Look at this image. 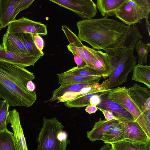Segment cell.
Here are the masks:
<instances>
[{"label":"cell","instance_id":"1","mask_svg":"<svg viewBox=\"0 0 150 150\" xmlns=\"http://www.w3.org/2000/svg\"><path fill=\"white\" fill-rule=\"evenodd\" d=\"M76 25L81 41L88 43L94 50L104 51L121 46L129 27L106 17L79 21Z\"/></svg>","mask_w":150,"mask_h":150},{"label":"cell","instance_id":"2","mask_svg":"<svg viewBox=\"0 0 150 150\" xmlns=\"http://www.w3.org/2000/svg\"><path fill=\"white\" fill-rule=\"evenodd\" d=\"M35 78L25 68L0 61V98L9 107H30L37 99L36 92L28 91L26 85Z\"/></svg>","mask_w":150,"mask_h":150},{"label":"cell","instance_id":"3","mask_svg":"<svg viewBox=\"0 0 150 150\" xmlns=\"http://www.w3.org/2000/svg\"><path fill=\"white\" fill-rule=\"evenodd\" d=\"M134 48L121 46L105 51L108 56L110 66L108 89L127 81L129 74L136 65L137 57L133 54Z\"/></svg>","mask_w":150,"mask_h":150},{"label":"cell","instance_id":"4","mask_svg":"<svg viewBox=\"0 0 150 150\" xmlns=\"http://www.w3.org/2000/svg\"><path fill=\"white\" fill-rule=\"evenodd\" d=\"M42 127L37 138V150H66L70 143L64 126L56 117H44Z\"/></svg>","mask_w":150,"mask_h":150},{"label":"cell","instance_id":"5","mask_svg":"<svg viewBox=\"0 0 150 150\" xmlns=\"http://www.w3.org/2000/svg\"><path fill=\"white\" fill-rule=\"evenodd\" d=\"M62 29L69 43L67 46L68 50L80 57L88 66L96 70L102 62L108 59L106 53L83 45L78 37L67 26L63 25Z\"/></svg>","mask_w":150,"mask_h":150},{"label":"cell","instance_id":"6","mask_svg":"<svg viewBox=\"0 0 150 150\" xmlns=\"http://www.w3.org/2000/svg\"><path fill=\"white\" fill-rule=\"evenodd\" d=\"M107 96L108 98L118 103L127 111L150 138V121L130 96L127 88L125 86L113 88Z\"/></svg>","mask_w":150,"mask_h":150},{"label":"cell","instance_id":"7","mask_svg":"<svg viewBox=\"0 0 150 150\" xmlns=\"http://www.w3.org/2000/svg\"><path fill=\"white\" fill-rule=\"evenodd\" d=\"M150 12V0H126L116 13L115 17L129 26L142 23L148 19Z\"/></svg>","mask_w":150,"mask_h":150},{"label":"cell","instance_id":"8","mask_svg":"<svg viewBox=\"0 0 150 150\" xmlns=\"http://www.w3.org/2000/svg\"><path fill=\"white\" fill-rule=\"evenodd\" d=\"M63 8L76 13L82 19H89L97 13L96 4L92 0H50Z\"/></svg>","mask_w":150,"mask_h":150},{"label":"cell","instance_id":"9","mask_svg":"<svg viewBox=\"0 0 150 150\" xmlns=\"http://www.w3.org/2000/svg\"><path fill=\"white\" fill-rule=\"evenodd\" d=\"M6 31L15 34L25 33L38 34L40 36H44L47 33L45 25L24 17L11 22L8 26Z\"/></svg>","mask_w":150,"mask_h":150},{"label":"cell","instance_id":"10","mask_svg":"<svg viewBox=\"0 0 150 150\" xmlns=\"http://www.w3.org/2000/svg\"><path fill=\"white\" fill-rule=\"evenodd\" d=\"M128 94L150 121V91L148 88L135 83L128 88Z\"/></svg>","mask_w":150,"mask_h":150},{"label":"cell","instance_id":"11","mask_svg":"<svg viewBox=\"0 0 150 150\" xmlns=\"http://www.w3.org/2000/svg\"><path fill=\"white\" fill-rule=\"evenodd\" d=\"M107 94L100 96L101 100L96 107L102 109L112 112L117 119L120 122L135 121L131 114L120 105L108 98Z\"/></svg>","mask_w":150,"mask_h":150},{"label":"cell","instance_id":"12","mask_svg":"<svg viewBox=\"0 0 150 150\" xmlns=\"http://www.w3.org/2000/svg\"><path fill=\"white\" fill-rule=\"evenodd\" d=\"M7 122L11 124L18 150H28L19 113L15 109L9 111Z\"/></svg>","mask_w":150,"mask_h":150},{"label":"cell","instance_id":"13","mask_svg":"<svg viewBox=\"0 0 150 150\" xmlns=\"http://www.w3.org/2000/svg\"><path fill=\"white\" fill-rule=\"evenodd\" d=\"M40 57L28 54L15 53L0 49V61L15 64L23 68L34 66Z\"/></svg>","mask_w":150,"mask_h":150},{"label":"cell","instance_id":"14","mask_svg":"<svg viewBox=\"0 0 150 150\" xmlns=\"http://www.w3.org/2000/svg\"><path fill=\"white\" fill-rule=\"evenodd\" d=\"M120 122L124 129L125 139L144 144L150 143V138L136 121Z\"/></svg>","mask_w":150,"mask_h":150},{"label":"cell","instance_id":"15","mask_svg":"<svg viewBox=\"0 0 150 150\" xmlns=\"http://www.w3.org/2000/svg\"><path fill=\"white\" fill-rule=\"evenodd\" d=\"M120 122L118 120H102L100 118L99 121L95 123L91 130L87 132V137L92 142L101 140L105 133Z\"/></svg>","mask_w":150,"mask_h":150},{"label":"cell","instance_id":"16","mask_svg":"<svg viewBox=\"0 0 150 150\" xmlns=\"http://www.w3.org/2000/svg\"><path fill=\"white\" fill-rule=\"evenodd\" d=\"M21 0H0V20L2 28L16 19L15 10Z\"/></svg>","mask_w":150,"mask_h":150},{"label":"cell","instance_id":"17","mask_svg":"<svg viewBox=\"0 0 150 150\" xmlns=\"http://www.w3.org/2000/svg\"><path fill=\"white\" fill-rule=\"evenodd\" d=\"M57 76L59 79L58 84L60 85L80 83H98L102 78L101 76H83L65 72L57 74Z\"/></svg>","mask_w":150,"mask_h":150},{"label":"cell","instance_id":"18","mask_svg":"<svg viewBox=\"0 0 150 150\" xmlns=\"http://www.w3.org/2000/svg\"><path fill=\"white\" fill-rule=\"evenodd\" d=\"M1 45L5 51L29 54L23 43L15 34L6 31L3 37Z\"/></svg>","mask_w":150,"mask_h":150},{"label":"cell","instance_id":"19","mask_svg":"<svg viewBox=\"0 0 150 150\" xmlns=\"http://www.w3.org/2000/svg\"><path fill=\"white\" fill-rule=\"evenodd\" d=\"M126 0H97L96 6L101 14L103 16L115 15L120 7Z\"/></svg>","mask_w":150,"mask_h":150},{"label":"cell","instance_id":"20","mask_svg":"<svg viewBox=\"0 0 150 150\" xmlns=\"http://www.w3.org/2000/svg\"><path fill=\"white\" fill-rule=\"evenodd\" d=\"M96 84L80 83L60 85L58 88L54 90L52 98L48 101L52 102L56 100L68 92L78 93L79 96H81V91L84 88L93 86Z\"/></svg>","mask_w":150,"mask_h":150},{"label":"cell","instance_id":"21","mask_svg":"<svg viewBox=\"0 0 150 150\" xmlns=\"http://www.w3.org/2000/svg\"><path fill=\"white\" fill-rule=\"evenodd\" d=\"M112 89H108L102 91L90 93L79 96L76 98L64 102V105L69 108L83 107L90 105V100L94 96L108 94Z\"/></svg>","mask_w":150,"mask_h":150},{"label":"cell","instance_id":"22","mask_svg":"<svg viewBox=\"0 0 150 150\" xmlns=\"http://www.w3.org/2000/svg\"><path fill=\"white\" fill-rule=\"evenodd\" d=\"M132 80L140 82L145 84L150 88V66L147 65L137 64L133 69Z\"/></svg>","mask_w":150,"mask_h":150},{"label":"cell","instance_id":"23","mask_svg":"<svg viewBox=\"0 0 150 150\" xmlns=\"http://www.w3.org/2000/svg\"><path fill=\"white\" fill-rule=\"evenodd\" d=\"M125 140L124 129L120 122L104 134L101 140L111 144Z\"/></svg>","mask_w":150,"mask_h":150},{"label":"cell","instance_id":"24","mask_svg":"<svg viewBox=\"0 0 150 150\" xmlns=\"http://www.w3.org/2000/svg\"><path fill=\"white\" fill-rule=\"evenodd\" d=\"M15 34L23 43L29 55L40 57L44 56V53L43 51H40L35 46L31 34L25 33Z\"/></svg>","mask_w":150,"mask_h":150},{"label":"cell","instance_id":"25","mask_svg":"<svg viewBox=\"0 0 150 150\" xmlns=\"http://www.w3.org/2000/svg\"><path fill=\"white\" fill-rule=\"evenodd\" d=\"M0 150H18L13 133L8 129L0 132Z\"/></svg>","mask_w":150,"mask_h":150},{"label":"cell","instance_id":"26","mask_svg":"<svg viewBox=\"0 0 150 150\" xmlns=\"http://www.w3.org/2000/svg\"><path fill=\"white\" fill-rule=\"evenodd\" d=\"M142 38L136 24L129 26V30L124 41L121 46L126 47H135L137 41Z\"/></svg>","mask_w":150,"mask_h":150},{"label":"cell","instance_id":"27","mask_svg":"<svg viewBox=\"0 0 150 150\" xmlns=\"http://www.w3.org/2000/svg\"><path fill=\"white\" fill-rule=\"evenodd\" d=\"M138 57V64L144 65L147 63V58L150 50L149 43H145L141 39L139 40L136 44L135 48Z\"/></svg>","mask_w":150,"mask_h":150},{"label":"cell","instance_id":"28","mask_svg":"<svg viewBox=\"0 0 150 150\" xmlns=\"http://www.w3.org/2000/svg\"><path fill=\"white\" fill-rule=\"evenodd\" d=\"M64 72L67 73L83 76H101V74L97 71L87 65L82 67L77 66L72 67Z\"/></svg>","mask_w":150,"mask_h":150},{"label":"cell","instance_id":"29","mask_svg":"<svg viewBox=\"0 0 150 150\" xmlns=\"http://www.w3.org/2000/svg\"><path fill=\"white\" fill-rule=\"evenodd\" d=\"M142 144L125 139L111 145L112 150H141Z\"/></svg>","mask_w":150,"mask_h":150},{"label":"cell","instance_id":"30","mask_svg":"<svg viewBox=\"0 0 150 150\" xmlns=\"http://www.w3.org/2000/svg\"><path fill=\"white\" fill-rule=\"evenodd\" d=\"M9 105L5 100L0 110V132L7 129V118L9 112Z\"/></svg>","mask_w":150,"mask_h":150},{"label":"cell","instance_id":"31","mask_svg":"<svg viewBox=\"0 0 150 150\" xmlns=\"http://www.w3.org/2000/svg\"><path fill=\"white\" fill-rule=\"evenodd\" d=\"M34 1V0H21L14 11V14L15 17L16 18L20 12L28 8Z\"/></svg>","mask_w":150,"mask_h":150},{"label":"cell","instance_id":"32","mask_svg":"<svg viewBox=\"0 0 150 150\" xmlns=\"http://www.w3.org/2000/svg\"><path fill=\"white\" fill-rule=\"evenodd\" d=\"M34 44L40 51L42 52L44 47V40L41 36L38 34H31Z\"/></svg>","mask_w":150,"mask_h":150},{"label":"cell","instance_id":"33","mask_svg":"<svg viewBox=\"0 0 150 150\" xmlns=\"http://www.w3.org/2000/svg\"><path fill=\"white\" fill-rule=\"evenodd\" d=\"M100 110L102 112L105 120H118L112 112L102 109H100Z\"/></svg>","mask_w":150,"mask_h":150},{"label":"cell","instance_id":"34","mask_svg":"<svg viewBox=\"0 0 150 150\" xmlns=\"http://www.w3.org/2000/svg\"><path fill=\"white\" fill-rule=\"evenodd\" d=\"M74 56V61L77 65V66L82 67L87 65L84 61L79 56L75 54H73Z\"/></svg>","mask_w":150,"mask_h":150},{"label":"cell","instance_id":"35","mask_svg":"<svg viewBox=\"0 0 150 150\" xmlns=\"http://www.w3.org/2000/svg\"><path fill=\"white\" fill-rule=\"evenodd\" d=\"M98 110V108L96 106L89 105L87 106L85 110L89 114L95 113Z\"/></svg>","mask_w":150,"mask_h":150},{"label":"cell","instance_id":"36","mask_svg":"<svg viewBox=\"0 0 150 150\" xmlns=\"http://www.w3.org/2000/svg\"><path fill=\"white\" fill-rule=\"evenodd\" d=\"M26 87L27 89L30 91L33 92L35 91V85L32 80L30 81L27 83Z\"/></svg>","mask_w":150,"mask_h":150},{"label":"cell","instance_id":"37","mask_svg":"<svg viewBox=\"0 0 150 150\" xmlns=\"http://www.w3.org/2000/svg\"><path fill=\"white\" fill-rule=\"evenodd\" d=\"M99 150H112L111 144L105 143Z\"/></svg>","mask_w":150,"mask_h":150},{"label":"cell","instance_id":"38","mask_svg":"<svg viewBox=\"0 0 150 150\" xmlns=\"http://www.w3.org/2000/svg\"><path fill=\"white\" fill-rule=\"evenodd\" d=\"M150 143L147 144H142L141 150H150Z\"/></svg>","mask_w":150,"mask_h":150},{"label":"cell","instance_id":"39","mask_svg":"<svg viewBox=\"0 0 150 150\" xmlns=\"http://www.w3.org/2000/svg\"><path fill=\"white\" fill-rule=\"evenodd\" d=\"M146 27L148 30V33L149 36L150 35V25L149 22L148 21V19H146Z\"/></svg>","mask_w":150,"mask_h":150},{"label":"cell","instance_id":"40","mask_svg":"<svg viewBox=\"0 0 150 150\" xmlns=\"http://www.w3.org/2000/svg\"><path fill=\"white\" fill-rule=\"evenodd\" d=\"M4 100H0V110L2 106V105L4 103Z\"/></svg>","mask_w":150,"mask_h":150},{"label":"cell","instance_id":"41","mask_svg":"<svg viewBox=\"0 0 150 150\" xmlns=\"http://www.w3.org/2000/svg\"><path fill=\"white\" fill-rule=\"evenodd\" d=\"M2 29V28L1 27V25L0 20V31Z\"/></svg>","mask_w":150,"mask_h":150},{"label":"cell","instance_id":"42","mask_svg":"<svg viewBox=\"0 0 150 150\" xmlns=\"http://www.w3.org/2000/svg\"><path fill=\"white\" fill-rule=\"evenodd\" d=\"M3 48V47L0 44V49Z\"/></svg>","mask_w":150,"mask_h":150}]
</instances>
